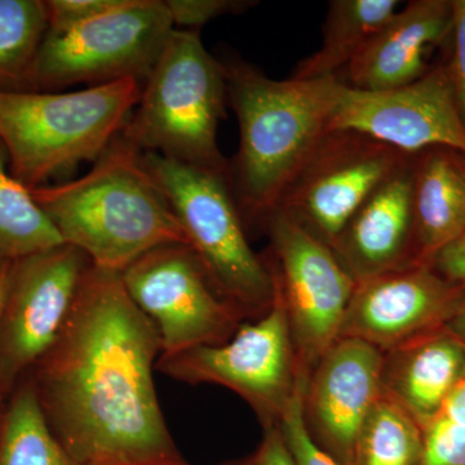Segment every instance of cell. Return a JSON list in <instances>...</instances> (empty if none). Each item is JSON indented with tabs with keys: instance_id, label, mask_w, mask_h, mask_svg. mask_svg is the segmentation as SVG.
Wrapping results in <instances>:
<instances>
[{
	"instance_id": "obj_32",
	"label": "cell",
	"mask_w": 465,
	"mask_h": 465,
	"mask_svg": "<svg viewBox=\"0 0 465 465\" xmlns=\"http://www.w3.org/2000/svg\"><path fill=\"white\" fill-rule=\"evenodd\" d=\"M437 416L454 423L465 424V378L449 394Z\"/></svg>"
},
{
	"instance_id": "obj_26",
	"label": "cell",
	"mask_w": 465,
	"mask_h": 465,
	"mask_svg": "<svg viewBox=\"0 0 465 465\" xmlns=\"http://www.w3.org/2000/svg\"><path fill=\"white\" fill-rule=\"evenodd\" d=\"M420 465H465V424L434 418L423 428Z\"/></svg>"
},
{
	"instance_id": "obj_4",
	"label": "cell",
	"mask_w": 465,
	"mask_h": 465,
	"mask_svg": "<svg viewBox=\"0 0 465 465\" xmlns=\"http://www.w3.org/2000/svg\"><path fill=\"white\" fill-rule=\"evenodd\" d=\"M134 79L74 92L0 90V142L11 173L29 189L97 161L142 94Z\"/></svg>"
},
{
	"instance_id": "obj_8",
	"label": "cell",
	"mask_w": 465,
	"mask_h": 465,
	"mask_svg": "<svg viewBox=\"0 0 465 465\" xmlns=\"http://www.w3.org/2000/svg\"><path fill=\"white\" fill-rule=\"evenodd\" d=\"M274 283L273 302L259 321L241 324L223 344L159 356L155 370L188 384L223 385L249 402L264 427L277 424L305 366L296 357L289 314L275 278Z\"/></svg>"
},
{
	"instance_id": "obj_6",
	"label": "cell",
	"mask_w": 465,
	"mask_h": 465,
	"mask_svg": "<svg viewBox=\"0 0 465 465\" xmlns=\"http://www.w3.org/2000/svg\"><path fill=\"white\" fill-rule=\"evenodd\" d=\"M142 163L217 292L244 316L264 314L274 299L273 271L251 249L226 174L155 153H142Z\"/></svg>"
},
{
	"instance_id": "obj_5",
	"label": "cell",
	"mask_w": 465,
	"mask_h": 465,
	"mask_svg": "<svg viewBox=\"0 0 465 465\" xmlns=\"http://www.w3.org/2000/svg\"><path fill=\"white\" fill-rule=\"evenodd\" d=\"M225 94L224 65L200 33L174 27L121 134L139 152L226 174L217 143Z\"/></svg>"
},
{
	"instance_id": "obj_16",
	"label": "cell",
	"mask_w": 465,
	"mask_h": 465,
	"mask_svg": "<svg viewBox=\"0 0 465 465\" xmlns=\"http://www.w3.org/2000/svg\"><path fill=\"white\" fill-rule=\"evenodd\" d=\"M414 157L372 192L332 247L357 282L412 265Z\"/></svg>"
},
{
	"instance_id": "obj_31",
	"label": "cell",
	"mask_w": 465,
	"mask_h": 465,
	"mask_svg": "<svg viewBox=\"0 0 465 465\" xmlns=\"http://www.w3.org/2000/svg\"><path fill=\"white\" fill-rule=\"evenodd\" d=\"M264 439L253 454L256 465H296L282 439L278 425H266Z\"/></svg>"
},
{
	"instance_id": "obj_1",
	"label": "cell",
	"mask_w": 465,
	"mask_h": 465,
	"mask_svg": "<svg viewBox=\"0 0 465 465\" xmlns=\"http://www.w3.org/2000/svg\"><path fill=\"white\" fill-rule=\"evenodd\" d=\"M154 323L128 296L121 273L91 264L74 305L33 381L63 448L84 465H180L162 414Z\"/></svg>"
},
{
	"instance_id": "obj_11",
	"label": "cell",
	"mask_w": 465,
	"mask_h": 465,
	"mask_svg": "<svg viewBox=\"0 0 465 465\" xmlns=\"http://www.w3.org/2000/svg\"><path fill=\"white\" fill-rule=\"evenodd\" d=\"M411 155L351 131H330L277 207L330 247L382 182Z\"/></svg>"
},
{
	"instance_id": "obj_21",
	"label": "cell",
	"mask_w": 465,
	"mask_h": 465,
	"mask_svg": "<svg viewBox=\"0 0 465 465\" xmlns=\"http://www.w3.org/2000/svg\"><path fill=\"white\" fill-rule=\"evenodd\" d=\"M0 465H84L52 433L33 381L18 388L3 416Z\"/></svg>"
},
{
	"instance_id": "obj_22",
	"label": "cell",
	"mask_w": 465,
	"mask_h": 465,
	"mask_svg": "<svg viewBox=\"0 0 465 465\" xmlns=\"http://www.w3.org/2000/svg\"><path fill=\"white\" fill-rule=\"evenodd\" d=\"M61 244L63 238L30 189L11 173L7 150L0 142V256L18 260Z\"/></svg>"
},
{
	"instance_id": "obj_25",
	"label": "cell",
	"mask_w": 465,
	"mask_h": 465,
	"mask_svg": "<svg viewBox=\"0 0 465 465\" xmlns=\"http://www.w3.org/2000/svg\"><path fill=\"white\" fill-rule=\"evenodd\" d=\"M309 381L308 369H302L295 393L278 420V430L296 465H341L318 445L305 418V391Z\"/></svg>"
},
{
	"instance_id": "obj_35",
	"label": "cell",
	"mask_w": 465,
	"mask_h": 465,
	"mask_svg": "<svg viewBox=\"0 0 465 465\" xmlns=\"http://www.w3.org/2000/svg\"><path fill=\"white\" fill-rule=\"evenodd\" d=\"M180 465H189L188 463H183V464H180ZM228 465H256V460H255V457H250V458H247V459H244V460H241V461H237V463H232V464H228Z\"/></svg>"
},
{
	"instance_id": "obj_20",
	"label": "cell",
	"mask_w": 465,
	"mask_h": 465,
	"mask_svg": "<svg viewBox=\"0 0 465 465\" xmlns=\"http://www.w3.org/2000/svg\"><path fill=\"white\" fill-rule=\"evenodd\" d=\"M399 9L397 0H332L324 20L322 45L299 64L292 78L338 76Z\"/></svg>"
},
{
	"instance_id": "obj_18",
	"label": "cell",
	"mask_w": 465,
	"mask_h": 465,
	"mask_svg": "<svg viewBox=\"0 0 465 465\" xmlns=\"http://www.w3.org/2000/svg\"><path fill=\"white\" fill-rule=\"evenodd\" d=\"M384 391L423 428L465 378V342L452 331L427 333L390 351Z\"/></svg>"
},
{
	"instance_id": "obj_24",
	"label": "cell",
	"mask_w": 465,
	"mask_h": 465,
	"mask_svg": "<svg viewBox=\"0 0 465 465\" xmlns=\"http://www.w3.org/2000/svg\"><path fill=\"white\" fill-rule=\"evenodd\" d=\"M47 32L45 2L0 0V90H21L27 84Z\"/></svg>"
},
{
	"instance_id": "obj_12",
	"label": "cell",
	"mask_w": 465,
	"mask_h": 465,
	"mask_svg": "<svg viewBox=\"0 0 465 465\" xmlns=\"http://www.w3.org/2000/svg\"><path fill=\"white\" fill-rule=\"evenodd\" d=\"M90 266L66 243L12 262L0 320V391L50 351Z\"/></svg>"
},
{
	"instance_id": "obj_15",
	"label": "cell",
	"mask_w": 465,
	"mask_h": 465,
	"mask_svg": "<svg viewBox=\"0 0 465 465\" xmlns=\"http://www.w3.org/2000/svg\"><path fill=\"white\" fill-rule=\"evenodd\" d=\"M461 287L430 265H407L358 281L341 338H356L391 351L430 333L459 311Z\"/></svg>"
},
{
	"instance_id": "obj_7",
	"label": "cell",
	"mask_w": 465,
	"mask_h": 465,
	"mask_svg": "<svg viewBox=\"0 0 465 465\" xmlns=\"http://www.w3.org/2000/svg\"><path fill=\"white\" fill-rule=\"evenodd\" d=\"M174 30L164 0H125L121 7L64 33L45 34L26 85L143 84Z\"/></svg>"
},
{
	"instance_id": "obj_9",
	"label": "cell",
	"mask_w": 465,
	"mask_h": 465,
	"mask_svg": "<svg viewBox=\"0 0 465 465\" xmlns=\"http://www.w3.org/2000/svg\"><path fill=\"white\" fill-rule=\"evenodd\" d=\"M280 287L302 365L317 366L341 338L357 280L335 251L305 226L274 208L266 215Z\"/></svg>"
},
{
	"instance_id": "obj_27",
	"label": "cell",
	"mask_w": 465,
	"mask_h": 465,
	"mask_svg": "<svg viewBox=\"0 0 465 465\" xmlns=\"http://www.w3.org/2000/svg\"><path fill=\"white\" fill-rule=\"evenodd\" d=\"M125 0H47L48 33H64L121 7Z\"/></svg>"
},
{
	"instance_id": "obj_13",
	"label": "cell",
	"mask_w": 465,
	"mask_h": 465,
	"mask_svg": "<svg viewBox=\"0 0 465 465\" xmlns=\"http://www.w3.org/2000/svg\"><path fill=\"white\" fill-rule=\"evenodd\" d=\"M330 131L363 134L411 157L436 148L465 155V122L446 69L387 91L356 90L341 81Z\"/></svg>"
},
{
	"instance_id": "obj_23",
	"label": "cell",
	"mask_w": 465,
	"mask_h": 465,
	"mask_svg": "<svg viewBox=\"0 0 465 465\" xmlns=\"http://www.w3.org/2000/svg\"><path fill=\"white\" fill-rule=\"evenodd\" d=\"M421 455L420 424L384 391L361 430L356 465H420Z\"/></svg>"
},
{
	"instance_id": "obj_10",
	"label": "cell",
	"mask_w": 465,
	"mask_h": 465,
	"mask_svg": "<svg viewBox=\"0 0 465 465\" xmlns=\"http://www.w3.org/2000/svg\"><path fill=\"white\" fill-rule=\"evenodd\" d=\"M121 278L128 296L154 323L161 356L223 344L244 316L217 292L186 244H167L143 253L121 272Z\"/></svg>"
},
{
	"instance_id": "obj_28",
	"label": "cell",
	"mask_w": 465,
	"mask_h": 465,
	"mask_svg": "<svg viewBox=\"0 0 465 465\" xmlns=\"http://www.w3.org/2000/svg\"><path fill=\"white\" fill-rule=\"evenodd\" d=\"M174 27L195 30L226 14L244 11L256 2L246 0H164Z\"/></svg>"
},
{
	"instance_id": "obj_2",
	"label": "cell",
	"mask_w": 465,
	"mask_h": 465,
	"mask_svg": "<svg viewBox=\"0 0 465 465\" xmlns=\"http://www.w3.org/2000/svg\"><path fill=\"white\" fill-rule=\"evenodd\" d=\"M30 192L64 243L96 268L121 273L149 251L188 246L173 208L143 166L142 152L121 134L84 176Z\"/></svg>"
},
{
	"instance_id": "obj_19",
	"label": "cell",
	"mask_w": 465,
	"mask_h": 465,
	"mask_svg": "<svg viewBox=\"0 0 465 465\" xmlns=\"http://www.w3.org/2000/svg\"><path fill=\"white\" fill-rule=\"evenodd\" d=\"M465 232V183L452 152H430L415 162L412 265H430Z\"/></svg>"
},
{
	"instance_id": "obj_33",
	"label": "cell",
	"mask_w": 465,
	"mask_h": 465,
	"mask_svg": "<svg viewBox=\"0 0 465 465\" xmlns=\"http://www.w3.org/2000/svg\"><path fill=\"white\" fill-rule=\"evenodd\" d=\"M12 262H14V260H9L0 256V320H2L3 305H5V292H7Z\"/></svg>"
},
{
	"instance_id": "obj_29",
	"label": "cell",
	"mask_w": 465,
	"mask_h": 465,
	"mask_svg": "<svg viewBox=\"0 0 465 465\" xmlns=\"http://www.w3.org/2000/svg\"><path fill=\"white\" fill-rule=\"evenodd\" d=\"M452 3V30L454 54L448 70L459 110L465 122V0Z\"/></svg>"
},
{
	"instance_id": "obj_14",
	"label": "cell",
	"mask_w": 465,
	"mask_h": 465,
	"mask_svg": "<svg viewBox=\"0 0 465 465\" xmlns=\"http://www.w3.org/2000/svg\"><path fill=\"white\" fill-rule=\"evenodd\" d=\"M385 357L356 338H341L317 363L305 391L309 432L341 465L357 464L361 430L384 393Z\"/></svg>"
},
{
	"instance_id": "obj_3",
	"label": "cell",
	"mask_w": 465,
	"mask_h": 465,
	"mask_svg": "<svg viewBox=\"0 0 465 465\" xmlns=\"http://www.w3.org/2000/svg\"><path fill=\"white\" fill-rule=\"evenodd\" d=\"M224 72L240 124L238 193L251 213L266 216L329 133L341 79L275 81L240 63Z\"/></svg>"
},
{
	"instance_id": "obj_17",
	"label": "cell",
	"mask_w": 465,
	"mask_h": 465,
	"mask_svg": "<svg viewBox=\"0 0 465 465\" xmlns=\"http://www.w3.org/2000/svg\"><path fill=\"white\" fill-rule=\"evenodd\" d=\"M452 30V3L410 2L385 23L347 66L349 87L387 91L427 74V56Z\"/></svg>"
},
{
	"instance_id": "obj_34",
	"label": "cell",
	"mask_w": 465,
	"mask_h": 465,
	"mask_svg": "<svg viewBox=\"0 0 465 465\" xmlns=\"http://www.w3.org/2000/svg\"><path fill=\"white\" fill-rule=\"evenodd\" d=\"M452 155H454L455 163H457L465 183V155L459 154V153H452Z\"/></svg>"
},
{
	"instance_id": "obj_30",
	"label": "cell",
	"mask_w": 465,
	"mask_h": 465,
	"mask_svg": "<svg viewBox=\"0 0 465 465\" xmlns=\"http://www.w3.org/2000/svg\"><path fill=\"white\" fill-rule=\"evenodd\" d=\"M432 264L440 277L455 286L465 287V232L437 253Z\"/></svg>"
}]
</instances>
